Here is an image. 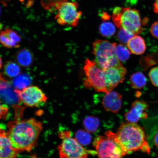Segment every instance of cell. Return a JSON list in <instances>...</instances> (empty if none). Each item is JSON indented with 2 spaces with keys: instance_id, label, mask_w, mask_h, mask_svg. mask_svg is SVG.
I'll return each instance as SVG.
<instances>
[{
  "instance_id": "9a60e30c",
  "label": "cell",
  "mask_w": 158,
  "mask_h": 158,
  "mask_svg": "<svg viewBox=\"0 0 158 158\" xmlns=\"http://www.w3.org/2000/svg\"><path fill=\"white\" fill-rule=\"evenodd\" d=\"M127 46L132 54L141 55L143 54L147 49L145 40L139 35H134L127 43Z\"/></svg>"
},
{
  "instance_id": "cb8c5ba5",
  "label": "cell",
  "mask_w": 158,
  "mask_h": 158,
  "mask_svg": "<svg viewBox=\"0 0 158 158\" xmlns=\"http://www.w3.org/2000/svg\"><path fill=\"white\" fill-rule=\"evenodd\" d=\"M149 76L152 84L158 87V66L151 69L149 73Z\"/></svg>"
},
{
  "instance_id": "8992f818",
  "label": "cell",
  "mask_w": 158,
  "mask_h": 158,
  "mask_svg": "<svg viewBox=\"0 0 158 158\" xmlns=\"http://www.w3.org/2000/svg\"><path fill=\"white\" fill-rule=\"evenodd\" d=\"M62 143L58 147L60 158H87L89 155H96L97 152L85 149L77 141L72 137L71 132L62 131L59 132Z\"/></svg>"
},
{
  "instance_id": "e0dca14e",
  "label": "cell",
  "mask_w": 158,
  "mask_h": 158,
  "mask_svg": "<svg viewBox=\"0 0 158 158\" xmlns=\"http://www.w3.org/2000/svg\"><path fill=\"white\" fill-rule=\"evenodd\" d=\"M83 124L87 131L90 133L96 132L100 125V120L94 116H88L85 118Z\"/></svg>"
},
{
  "instance_id": "4fadbf2b",
  "label": "cell",
  "mask_w": 158,
  "mask_h": 158,
  "mask_svg": "<svg viewBox=\"0 0 158 158\" xmlns=\"http://www.w3.org/2000/svg\"><path fill=\"white\" fill-rule=\"evenodd\" d=\"M19 153L12 145L7 133L1 128L0 158H17Z\"/></svg>"
},
{
  "instance_id": "52a82bcc",
  "label": "cell",
  "mask_w": 158,
  "mask_h": 158,
  "mask_svg": "<svg viewBox=\"0 0 158 158\" xmlns=\"http://www.w3.org/2000/svg\"><path fill=\"white\" fill-rule=\"evenodd\" d=\"M83 69L85 76L83 82L85 87L93 88L98 92L108 93L104 70L100 68L95 61L86 59Z\"/></svg>"
},
{
  "instance_id": "2e32d148",
  "label": "cell",
  "mask_w": 158,
  "mask_h": 158,
  "mask_svg": "<svg viewBox=\"0 0 158 158\" xmlns=\"http://www.w3.org/2000/svg\"><path fill=\"white\" fill-rule=\"evenodd\" d=\"M130 85L133 88L136 89H140L145 86L147 84V78L143 73L140 72H137L132 74L129 79Z\"/></svg>"
},
{
  "instance_id": "484cf974",
  "label": "cell",
  "mask_w": 158,
  "mask_h": 158,
  "mask_svg": "<svg viewBox=\"0 0 158 158\" xmlns=\"http://www.w3.org/2000/svg\"><path fill=\"white\" fill-rule=\"evenodd\" d=\"M1 118H4L5 117L6 114L7 113L9 110V108L7 105L5 104L1 105Z\"/></svg>"
},
{
  "instance_id": "83f0119b",
  "label": "cell",
  "mask_w": 158,
  "mask_h": 158,
  "mask_svg": "<svg viewBox=\"0 0 158 158\" xmlns=\"http://www.w3.org/2000/svg\"><path fill=\"white\" fill-rule=\"evenodd\" d=\"M101 18L102 20H104V21H105L110 19V16L108 15L107 13H102Z\"/></svg>"
},
{
  "instance_id": "f1b7e54d",
  "label": "cell",
  "mask_w": 158,
  "mask_h": 158,
  "mask_svg": "<svg viewBox=\"0 0 158 158\" xmlns=\"http://www.w3.org/2000/svg\"><path fill=\"white\" fill-rule=\"evenodd\" d=\"M154 142L156 147L158 148V132L156 134L154 138Z\"/></svg>"
},
{
  "instance_id": "6da1fadb",
  "label": "cell",
  "mask_w": 158,
  "mask_h": 158,
  "mask_svg": "<svg viewBox=\"0 0 158 158\" xmlns=\"http://www.w3.org/2000/svg\"><path fill=\"white\" fill-rule=\"evenodd\" d=\"M7 135L13 147L20 152L31 151L35 147L43 129L41 122L33 118L9 123Z\"/></svg>"
},
{
  "instance_id": "30bf717a",
  "label": "cell",
  "mask_w": 158,
  "mask_h": 158,
  "mask_svg": "<svg viewBox=\"0 0 158 158\" xmlns=\"http://www.w3.org/2000/svg\"><path fill=\"white\" fill-rule=\"evenodd\" d=\"M127 73V69L122 64L104 70L108 93L123 82Z\"/></svg>"
},
{
  "instance_id": "ba28073f",
  "label": "cell",
  "mask_w": 158,
  "mask_h": 158,
  "mask_svg": "<svg viewBox=\"0 0 158 158\" xmlns=\"http://www.w3.org/2000/svg\"><path fill=\"white\" fill-rule=\"evenodd\" d=\"M57 12L55 19L59 24L76 27L78 24L82 15L76 2L63 1L59 2L56 7Z\"/></svg>"
},
{
  "instance_id": "ffe728a7",
  "label": "cell",
  "mask_w": 158,
  "mask_h": 158,
  "mask_svg": "<svg viewBox=\"0 0 158 158\" xmlns=\"http://www.w3.org/2000/svg\"><path fill=\"white\" fill-rule=\"evenodd\" d=\"M76 139L82 146L88 145L89 144L92 140V136L90 133L86 130L80 129L77 131Z\"/></svg>"
},
{
  "instance_id": "8fae6325",
  "label": "cell",
  "mask_w": 158,
  "mask_h": 158,
  "mask_svg": "<svg viewBox=\"0 0 158 158\" xmlns=\"http://www.w3.org/2000/svg\"><path fill=\"white\" fill-rule=\"evenodd\" d=\"M149 105L145 102L139 100L135 101L131 105V108L125 114V117L127 122L136 123L141 118L148 117L146 110Z\"/></svg>"
},
{
  "instance_id": "3957f363",
  "label": "cell",
  "mask_w": 158,
  "mask_h": 158,
  "mask_svg": "<svg viewBox=\"0 0 158 158\" xmlns=\"http://www.w3.org/2000/svg\"><path fill=\"white\" fill-rule=\"evenodd\" d=\"M93 144L99 158H122L128 155L116 133L110 131L96 137Z\"/></svg>"
},
{
  "instance_id": "7c38bea8",
  "label": "cell",
  "mask_w": 158,
  "mask_h": 158,
  "mask_svg": "<svg viewBox=\"0 0 158 158\" xmlns=\"http://www.w3.org/2000/svg\"><path fill=\"white\" fill-rule=\"evenodd\" d=\"M102 99V106L106 111L117 113L122 107V96L115 91L106 94Z\"/></svg>"
},
{
  "instance_id": "44dd1931",
  "label": "cell",
  "mask_w": 158,
  "mask_h": 158,
  "mask_svg": "<svg viewBox=\"0 0 158 158\" xmlns=\"http://www.w3.org/2000/svg\"><path fill=\"white\" fill-rule=\"evenodd\" d=\"M134 35H135L128 32L124 29H120L118 31L117 37L118 40L122 44H126Z\"/></svg>"
},
{
  "instance_id": "5bb4252c",
  "label": "cell",
  "mask_w": 158,
  "mask_h": 158,
  "mask_svg": "<svg viewBox=\"0 0 158 158\" xmlns=\"http://www.w3.org/2000/svg\"><path fill=\"white\" fill-rule=\"evenodd\" d=\"M21 40L20 35L12 29L6 28L1 31L0 41L1 44L6 48H19Z\"/></svg>"
},
{
  "instance_id": "ac0fdd59",
  "label": "cell",
  "mask_w": 158,
  "mask_h": 158,
  "mask_svg": "<svg viewBox=\"0 0 158 158\" xmlns=\"http://www.w3.org/2000/svg\"><path fill=\"white\" fill-rule=\"evenodd\" d=\"M100 34L106 37H111L115 34L116 31L115 25L110 22H104L99 28Z\"/></svg>"
},
{
  "instance_id": "5b68a950",
  "label": "cell",
  "mask_w": 158,
  "mask_h": 158,
  "mask_svg": "<svg viewBox=\"0 0 158 158\" xmlns=\"http://www.w3.org/2000/svg\"><path fill=\"white\" fill-rule=\"evenodd\" d=\"M116 43L107 40L98 39L92 44L93 54L98 66L105 70L111 67L122 64L116 56Z\"/></svg>"
},
{
  "instance_id": "277c9868",
  "label": "cell",
  "mask_w": 158,
  "mask_h": 158,
  "mask_svg": "<svg viewBox=\"0 0 158 158\" xmlns=\"http://www.w3.org/2000/svg\"><path fill=\"white\" fill-rule=\"evenodd\" d=\"M112 19L118 28L124 29L134 35L140 34L143 30L144 25L138 10L130 7H117L112 13Z\"/></svg>"
},
{
  "instance_id": "603a6c76",
  "label": "cell",
  "mask_w": 158,
  "mask_h": 158,
  "mask_svg": "<svg viewBox=\"0 0 158 158\" xmlns=\"http://www.w3.org/2000/svg\"><path fill=\"white\" fill-rule=\"evenodd\" d=\"M19 62L21 65L27 66L30 64L31 61V57L30 54L27 51L20 52L18 57Z\"/></svg>"
},
{
  "instance_id": "4316f807",
  "label": "cell",
  "mask_w": 158,
  "mask_h": 158,
  "mask_svg": "<svg viewBox=\"0 0 158 158\" xmlns=\"http://www.w3.org/2000/svg\"><path fill=\"white\" fill-rule=\"evenodd\" d=\"M153 10L154 12L158 15V0H155L153 5Z\"/></svg>"
},
{
  "instance_id": "7402d4cb",
  "label": "cell",
  "mask_w": 158,
  "mask_h": 158,
  "mask_svg": "<svg viewBox=\"0 0 158 158\" xmlns=\"http://www.w3.org/2000/svg\"><path fill=\"white\" fill-rule=\"evenodd\" d=\"M6 73L9 77L16 76L19 73L20 69L18 65L15 63H11L7 64L5 67Z\"/></svg>"
},
{
  "instance_id": "d6986e66",
  "label": "cell",
  "mask_w": 158,
  "mask_h": 158,
  "mask_svg": "<svg viewBox=\"0 0 158 158\" xmlns=\"http://www.w3.org/2000/svg\"><path fill=\"white\" fill-rule=\"evenodd\" d=\"M116 57L120 62H125L129 59L131 52L126 45L120 44L116 45L115 49Z\"/></svg>"
},
{
  "instance_id": "7a4b0ae2",
  "label": "cell",
  "mask_w": 158,
  "mask_h": 158,
  "mask_svg": "<svg viewBox=\"0 0 158 158\" xmlns=\"http://www.w3.org/2000/svg\"><path fill=\"white\" fill-rule=\"evenodd\" d=\"M116 133L128 155L137 151L150 153L151 148L146 139L145 132L137 123L128 122L122 123Z\"/></svg>"
},
{
  "instance_id": "d4e9b609",
  "label": "cell",
  "mask_w": 158,
  "mask_h": 158,
  "mask_svg": "<svg viewBox=\"0 0 158 158\" xmlns=\"http://www.w3.org/2000/svg\"><path fill=\"white\" fill-rule=\"evenodd\" d=\"M150 31L154 37L158 39V21L155 22L152 25Z\"/></svg>"
},
{
  "instance_id": "9c48e42d",
  "label": "cell",
  "mask_w": 158,
  "mask_h": 158,
  "mask_svg": "<svg viewBox=\"0 0 158 158\" xmlns=\"http://www.w3.org/2000/svg\"><path fill=\"white\" fill-rule=\"evenodd\" d=\"M19 101L27 107H39L46 103L47 96L38 86L31 85L19 89H15Z\"/></svg>"
}]
</instances>
